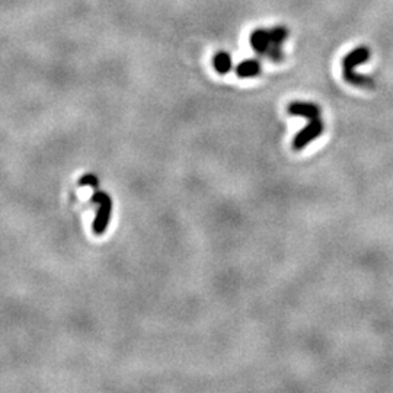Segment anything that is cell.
<instances>
[{"instance_id":"cell-5","label":"cell","mask_w":393,"mask_h":393,"mask_svg":"<svg viewBox=\"0 0 393 393\" xmlns=\"http://www.w3.org/2000/svg\"><path fill=\"white\" fill-rule=\"evenodd\" d=\"M287 109L289 114L293 117H303L308 120H313L319 118V115H321V109H319V106L311 102H291Z\"/></svg>"},{"instance_id":"cell-7","label":"cell","mask_w":393,"mask_h":393,"mask_svg":"<svg viewBox=\"0 0 393 393\" xmlns=\"http://www.w3.org/2000/svg\"><path fill=\"white\" fill-rule=\"evenodd\" d=\"M213 67L220 75H226L232 70V57L226 52H218L213 57Z\"/></svg>"},{"instance_id":"cell-4","label":"cell","mask_w":393,"mask_h":393,"mask_svg":"<svg viewBox=\"0 0 393 393\" xmlns=\"http://www.w3.org/2000/svg\"><path fill=\"white\" fill-rule=\"evenodd\" d=\"M249 43H251V45H252V48L256 54L265 57L267 52L269 50V47H271V36H269V30H262V28L255 30L251 34Z\"/></svg>"},{"instance_id":"cell-6","label":"cell","mask_w":393,"mask_h":393,"mask_svg":"<svg viewBox=\"0 0 393 393\" xmlns=\"http://www.w3.org/2000/svg\"><path fill=\"white\" fill-rule=\"evenodd\" d=\"M261 73V65L258 60H245L236 67V75L239 78H254Z\"/></svg>"},{"instance_id":"cell-1","label":"cell","mask_w":393,"mask_h":393,"mask_svg":"<svg viewBox=\"0 0 393 393\" xmlns=\"http://www.w3.org/2000/svg\"><path fill=\"white\" fill-rule=\"evenodd\" d=\"M370 56H372L370 48L361 45L354 48V50H351L346 57H344L342 58L344 80L348 82L352 86H357V88H366V89L374 88V80L372 76L360 75V73L355 71V67L370 60Z\"/></svg>"},{"instance_id":"cell-2","label":"cell","mask_w":393,"mask_h":393,"mask_svg":"<svg viewBox=\"0 0 393 393\" xmlns=\"http://www.w3.org/2000/svg\"><path fill=\"white\" fill-rule=\"evenodd\" d=\"M91 201L100 205L98 207V212H96V217L93 220L92 229H93L95 235L101 236L105 233L108 223H109V218H111V214H113V200L106 192L95 191Z\"/></svg>"},{"instance_id":"cell-9","label":"cell","mask_w":393,"mask_h":393,"mask_svg":"<svg viewBox=\"0 0 393 393\" xmlns=\"http://www.w3.org/2000/svg\"><path fill=\"white\" fill-rule=\"evenodd\" d=\"M265 57L271 61H281L282 57H284V54H282V50H281V45L271 44V47H269V50L267 52Z\"/></svg>"},{"instance_id":"cell-3","label":"cell","mask_w":393,"mask_h":393,"mask_svg":"<svg viewBox=\"0 0 393 393\" xmlns=\"http://www.w3.org/2000/svg\"><path fill=\"white\" fill-rule=\"evenodd\" d=\"M324 133V122L319 118L311 120V122L306 126L300 133L296 134V137L293 140V149L294 150H302L309 143H312L316 137L321 136Z\"/></svg>"},{"instance_id":"cell-10","label":"cell","mask_w":393,"mask_h":393,"mask_svg":"<svg viewBox=\"0 0 393 393\" xmlns=\"http://www.w3.org/2000/svg\"><path fill=\"white\" fill-rule=\"evenodd\" d=\"M79 186L80 187H98V178L93 174H88L80 178L79 181Z\"/></svg>"},{"instance_id":"cell-8","label":"cell","mask_w":393,"mask_h":393,"mask_svg":"<svg viewBox=\"0 0 393 393\" xmlns=\"http://www.w3.org/2000/svg\"><path fill=\"white\" fill-rule=\"evenodd\" d=\"M269 36H271V44L282 45L289 38V30L286 27H274L269 30Z\"/></svg>"}]
</instances>
